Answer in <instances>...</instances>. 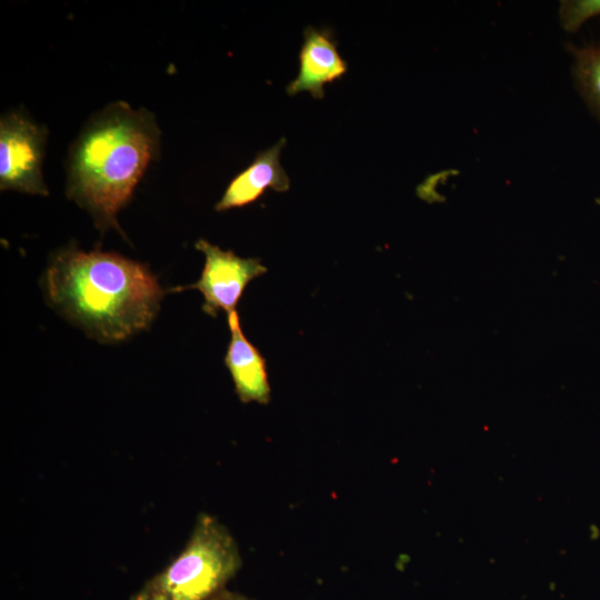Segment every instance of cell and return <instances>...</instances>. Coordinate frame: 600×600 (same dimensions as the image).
Wrapping results in <instances>:
<instances>
[{
    "label": "cell",
    "instance_id": "277c9868",
    "mask_svg": "<svg viewBox=\"0 0 600 600\" xmlns=\"http://www.w3.org/2000/svg\"><path fill=\"white\" fill-rule=\"evenodd\" d=\"M48 131L22 111L0 120V189L48 196L42 162Z\"/></svg>",
    "mask_w": 600,
    "mask_h": 600
},
{
    "label": "cell",
    "instance_id": "52a82bcc",
    "mask_svg": "<svg viewBox=\"0 0 600 600\" xmlns=\"http://www.w3.org/2000/svg\"><path fill=\"white\" fill-rule=\"evenodd\" d=\"M231 340L228 346L224 363L232 377L236 393L244 402L267 404L270 401L266 360L260 351L244 337L239 314H228Z\"/></svg>",
    "mask_w": 600,
    "mask_h": 600
},
{
    "label": "cell",
    "instance_id": "ba28073f",
    "mask_svg": "<svg viewBox=\"0 0 600 600\" xmlns=\"http://www.w3.org/2000/svg\"><path fill=\"white\" fill-rule=\"evenodd\" d=\"M286 139L258 153L252 163L236 176L217 203V211L240 208L256 201L267 188L284 192L290 179L280 163V152Z\"/></svg>",
    "mask_w": 600,
    "mask_h": 600
},
{
    "label": "cell",
    "instance_id": "5b68a950",
    "mask_svg": "<svg viewBox=\"0 0 600 600\" xmlns=\"http://www.w3.org/2000/svg\"><path fill=\"white\" fill-rule=\"evenodd\" d=\"M196 248L206 257L200 279L170 291L199 290L204 298L202 310L211 317H216L220 310L228 314L236 311L247 284L267 272L259 259L240 258L231 250L223 251L203 239L196 242Z\"/></svg>",
    "mask_w": 600,
    "mask_h": 600
},
{
    "label": "cell",
    "instance_id": "3957f363",
    "mask_svg": "<svg viewBox=\"0 0 600 600\" xmlns=\"http://www.w3.org/2000/svg\"><path fill=\"white\" fill-rule=\"evenodd\" d=\"M242 566L238 543L216 517L199 513L180 553L130 600H208L227 589Z\"/></svg>",
    "mask_w": 600,
    "mask_h": 600
},
{
    "label": "cell",
    "instance_id": "8992f818",
    "mask_svg": "<svg viewBox=\"0 0 600 600\" xmlns=\"http://www.w3.org/2000/svg\"><path fill=\"white\" fill-rule=\"evenodd\" d=\"M347 68L338 52L332 32L329 29L307 27L299 53V72L288 84L287 92L293 96L308 91L317 99L323 98V86L341 78Z\"/></svg>",
    "mask_w": 600,
    "mask_h": 600
},
{
    "label": "cell",
    "instance_id": "7a4b0ae2",
    "mask_svg": "<svg viewBox=\"0 0 600 600\" xmlns=\"http://www.w3.org/2000/svg\"><path fill=\"white\" fill-rule=\"evenodd\" d=\"M154 116L123 101L88 120L67 159L66 194L101 231H120L117 214L129 202L149 163L159 156Z\"/></svg>",
    "mask_w": 600,
    "mask_h": 600
},
{
    "label": "cell",
    "instance_id": "30bf717a",
    "mask_svg": "<svg viewBox=\"0 0 600 600\" xmlns=\"http://www.w3.org/2000/svg\"><path fill=\"white\" fill-rule=\"evenodd\" d=\"M600 16V0H562L559 19L567 32H576L590 18Z\"/></svg>",
    "mask_w": 600,
    "mask_h": 600
},
{
    "label": "cell",
    "instance_id": "6da1fadb",
    "mask_svg": "<svg viewBox=\"0 0 600 600\" xmlns=\"http://www.w3.org/2000/svg\"><path fill=\"white\" fill-rule=\"evenodd\" d=\"M44 287L52 306L103 342L121 341L144 330L163 297L144 264L117 253L73 247L52 257Z\"/></svg>",
    "mask_w": 600,
    "mask_h": 600
},
{
    "label": "cell",
    "instance_id": "8fae6325",
    "mask_svg": "<svg viewBox=\"0 0 600 600\" xmlns=\"http://www.w3.org/2000/svg\"><path fill=\"white\" fill-rule=\"evenodd\" d=\"M208 600H256V599L224 589Z\"/></svg>",
    "mask_w": 600,
    "mask_h": 600
},
{
    "label": "cell",
    "instance_id": "9c48e42d",
    "mask_svg": "<svg viewBox=\"0 0 600 600\" xmlns=\"http://www.w3.org/2000/svg\"><path fill=\"white\" fill-rule=\"evenodd\" d=\"M569 49L577 87L600 121V46H569Z\"/></svg>",
    "mask_w": 600,
    "mask_h": 600
}]
</instances>
